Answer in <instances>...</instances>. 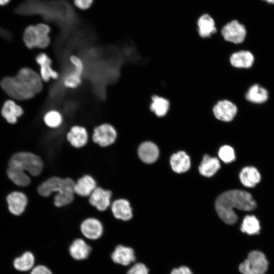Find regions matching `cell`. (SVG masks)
I'll return each instance as SVG.
<instances>
[{
    "label": "cell",
    "mask_w": 274,
    "mask_h": 274,
    "mask_svg": "<svg viewBox=\"0 0 274 274\" xmlns=\"http://www.w3.org/2000/svg\"><path fill=\"white\" fill-rule=\"evenodd\" d=\"M7 173L9 178L17 186L26 187L31 182L29 177L25 172L19 169L9 167Z\"/></svg>",
    "instance_id": "cell-31"
},
{
    "label": "cell",
    "mask_w": 274,
    "mask_h": 274,
    "mask_svg": "<svg viewBox=\"0 0 274 274\" xmlns=\"http://www.w3.org/2000/svg\"><path fill=\"white\" fill-rule=\"evenodd\" d=\"M126 274H148V269L142 263H137L131 266Z\"/></svg>",
    "instance_id": "cell-34"
},
{
    "label": "cell",
    "mask_w": 274,
    "mask_h": 274,
    "mask_svg": "<svg viewBox=\"0 0 274 274\" xmlns=\"http://www.w3.org/2000/svg\"><path fill=\"white\" fill-rule=\"evenodd\" d=\"M43 121L48 128L56 129L60 127L64 121L62 113L57 109H50L45 112Z\"/></svg>",
    "instance_id": "cell-29"
},
{
    "label": "cell",
    "mask_w": 274,
    "mask_h": 274,
    "mask_svg": "<svg viewBox=\"0 0 274 274\" xmlns=\"http://www.w3.org/2000/svg\"><path fill=\"white\" fill-rule=\"evenodd\" d=\"M254 61L253 54L247 50L234 52L229 57L230 65L236 68H249L252 66Z\"/></svg>",
    "instance_id": "cell-22"
},
{
    "label": "cell",
    "mask_w": 274,
    "mask_h": 274,
    "mask_svg": "<svg viewBox=\"0 0 274 274\" xmlns=\"http://www.w3.org/2000/svg\"><path fill=\"white\" fill-rule=\"evenodd\" d=\"M220 167V162L217 158L205 155L198 168L201 175L210 177L216 174Z\"/></svg>",
    "instance_id": "cell-28"
},
{
    "label": "cell",
    "mask_w": 274,
    "mask_h": 274,
    "mask_svg": "<svg viewBox=\"0 0 274 274\" xmlns=\"http://www.w3.org/2000/svg\"><path fill=\"white\" fill-rule=\"evenodd\" d=\"M68 61L73 69L63 76L62 84L66 89L75 90L78 88L82 83L85 64L83 59L76 54L70 55Z\"/></svg>",
    "instance_id": "cell-6"
},
{
    "label": "cell",
    "mask_w": 274,
    "mask_h": 274,
    "mask_svg": "<svg viewBox=\"0 0 274 274\" xmlns=\"http://www.w3.org/2000/svg\"><path fill=\"white\" fill-rule=\"evenodd\" d=\"M76 7L81 10L88 9L92 5L93 0H74Z\"/></svg>",
    "instance_id": "cell-36"
},
{
    "label": "cell",
    "mask_w": 274,
    "mask_h": 274,
    "mask_svg": "<svg viewBox=\"0 0 274 274\" xmlns=\"http://www.w3.org/2000/svg\"><path fill=\"white\" fill-rule=\"evenodd\" d=\"M92 248L88 242L82 237L74 239L68 246V252L74 260L82 261L88 258Z\"/></svg>",
    "instance_id": "cell-13"
},
{
    "label": "cell",
    "mask_w": 274,
    "mask_h": 274,
    "mask_svg": "<svg viewBox=\"0 0 274 274\" xmlns=\"http://www.w3.org/2000/svg\"><path fill=\"white\" fill-rule=\"evenodd\" d=\"M75 181L71 178H61L57 176L51 177L38 187V193L43 197H48L53 193V203L57 208H61L71 204L74 199Z\"/></svg>",
    "instance_id": "cell-3"
},
{
    "label": "cell",
    "mask_w": 274,
    "mask_h": 274,
    "mask_svg": "<svg viewBox=\"0 0 274 274\" xmlns=\"http://www.w3.org/2000/svg\"><path fill=\"white\" fill-rule=\"evenodd\" d=\"M29 274H53L52 270L47 265L39 264L36 265Z\"/></svg>",
    "instance_id": "cell-35"
},
{
    "label": "cell",
    "mask_w": 274,
    "mask_h": 274,
    "mask_svg": "<svg viewBox=\"0 0 274 274\" xmlns=\"http://www.w3.org/2000/svg\"><path fill=\"white\" fill-rule=\"evenodd\" d=\"M245 96L247 100L251 102L261 104L267 100L268 93L265 88L254 84L249 88Z\"/></svg>",
    "instance_id": "cell-30"
},
{
    "label": "cell",
    "mask_w": 274,
    "mask_h": 274,
    "mask_svg": "<svg viewBox=\"0 0 274 274\" xmlns=\"http://www.w3.org/2000/svg\"><path fill=\"white\" fill-rule=\"evenodd\" d=\"M70 144L75 148L84 147L88 143L89 134L87 128L81 125L72 126L66 134Z\"/></svg>",
    "instance_id": "cell-16"
},
{
    "label": "cell",
    "mask_w": 274,
    "mask_h": 274,
    "mask_svg": "<svg viewBox=\"0 0 274 274\" xmlns=\"http://www.w3.org/2000/svg\"><path fill=\"white\" fill-rule=\"evenodd\" d=\"M97 187L96 182L90 175H85L75 182V194L81 197H89Z\"/></svg>",
    "instance_id": "cell-20"
},
{
    "label": "cell",
    "mask_w": 274,
    "mask_h": 274,
    "mask_svg": "<svg viewBox=\"0 0 274 274\" xmlns=\"http://www.w3.org/2000/svg\"><path fill=\"white\" fill-rule=\"evenodd\" d=\"M7 201L9 211L13 215L19 216L25 211L28 199L23 192L15 191L7 196Z\"/></svg>",
    "instance_id": "cell-17"
},
{
    "label": "cell",
    "mask_w": 274,
    "mask_h": 274,
    "mask_svg": "<svg viewBox=\"0 0 274 274\" xmlns=\"http://www.w3.org/2000/svg\"><path fill=\"white\" fill-rule=\"evenodd\" d=\"M50 32V26L46 23L30 25L27 26L24 31L23 41L29 49L37 48L45 50L51 45Z\"/></svg>",
    "instance_id": "cell-4"
},
{
    "label": "cell",
    "mask_w": 274,
    "mask_h": 274,
    "mask_svg": "<svg viewBox=\"0 0 274 274\" xmlns=\"http://www.w3.org/2000/svg\"><path fill=\"white\" fill-rule=\"evenodd\" d=\"M213 112L216 119L223 122L233 120L237 113L236 105L228 99L219 100L214 106Z\"/></svg>",
    "instance_id": "cell-12"
},
{
    "label": "cell",
    "mask_w": 274,
    "mask_h": 274,
    "mask_svg": "<svg viewBox=\"0 0 274 274\" xmlns=\"http://www.w3.org/2000/svg\"><path fill=\"white\" fill-rule=\"evenodd\" d=\"M170 274H193L191 270L187 266H183L178 268L174 269Z\"/></svg>",
    "instance_id": "cell-37"
},
{
    "label": "cell",
    "mask_w": 274,
    "mask_h": 274,
    "mask_svg": "<svg viewBox=\"0 0 274 274\" xmlns=\"http://www.w3.org/2000/svg\"><path fill=\"white\" fill-rule=\"evenodd\" d=\"M220 32L225 41L235 44L243 42L246 36V29L244 25L235 20L224 25Z\"/></svg>",
    "instance_id": "cell-11"
},
{
    "label": "cell",
    "mask_w": 274,
    "mask_h": 274,
    "mask_svg": "<svg viewBox=\"0 0 274 274\" xmlns=\"http://www.w3.org/2000/svg\"><path fill=\"white\" fill-rule=\"evenodd\" d=\"M260 230L259 222L254 216H246L241 226V230L249 235L258 234Z\"/></svg>",
    "instance_id": "cell-32"
},
{
    "label": "cell",
    "mask_w": 274,
    "mask_h": 274,
    "mask_svg": "<svg viewBox=\"0 0 274 274\" xmlns=\"http://www.w3.org/2000/svg\"><path fill=\"white\" fill-rule=\"evenodd\" d=\"M112 192L101 187H97L89 197V202L100 212L106 211L111 205Z\"/></svg>",
    "instance_id": "cell-14"
},
{
    "label": "cell",
    "mask_w": 274,
    "mask_h": 274,
    "mask_svg": "<svg viewBox=\"0 0 274 274\" xmlns=\"http://www.w3.org/2000/svg\"><path fill=\"white\" fill-rule=\"evenodd\" d=\"M263 1H265L269 4H274V0H263Z\"/></svg>",
    "instance_id": "cell-39"
},
{
    "label": "cell",
    "mask_w": 274,
    "mask_h": 274,
    "mask_svg": "<svg viewBox=\"0 0 274 274\" xmlns=\"http://www.w3.org/2000/svg\"><path fill=\"white\" fill-rule=\"evenodd\" d=\"M117 135L115 127L111 123L104 122L93 128L92 140L101 147H107L115 142Z\"/></svg>",
    "instance_id": "cell-8"
},
{
    "label": "cell",
    "mask_w": 274,
    "mask_h": 274,
    "mask_svg": "<svg viewBox=\"0 0 274 274\" xmlns=\"http://www.w3.org/2000/svg\"><path fill=\"white\" fill-rule=\"evenodd\" d=\"M257 204L252 195L241 190H231L221 194L217 199L215 209L219 217L227 224L235 223L237 216L234 209L249 211Z\"/></svg>",
    "instance_id": "cell-2"
},
{
    "label": "cell",
    "mask_w": 274,
    "mask_h": 274,
    "mask_svg": "<svg viewBox=\"0 0 274 274\" xmlns=\"http://www.w3.org/2000/svg\"><path fill=\"white\" fill-rule=\"evenodd\" d=\"M23 113V108L12 100H6L1 110L2 116L10 124L16 123Z\"/></svg>",
    "instance_id": "cell-23"
},
{
    "label": "cell",
    "mask_w": 274,
    "mask_h": 274,
    "mask_svg": "<svg viewBox=\"0 0 274 274\" xmlns=\"http://www.w3.org/2000/svg\"><path fill=\"white\" fill-rule=\"evenodd\" d=\"M9 167L27 172L31 176H39L44 167L42 158L38 155L28 152H20L14 154L9 162Z\"/></svg>",
    "instance_id": "cell-5"
},
{
    "label": "cell",
    "mask_w": 274,
    "mask_h": 274,
    "mask_svg": "<svg viewBox=\"0 0 274 274\" xmlns=\"http://www.w3.org/2000/svg\"><path fill=\"white\" fill-rule=\"evenodd\" d=\"M36 262L35 254L30 251H26L14 258L13 266L17 271L26 272L32 269L36 265Z\"/></svg>",
    "instance_id": "cell-21"
},
{
    "label": "cell",
    "mask_w": 274,
    "mask_h": 274,
    "mask_svg": "<svg viewBox=\"0 0 274 274\" xmlns=\"http://www.w3.org/2000/svg\"><path fill=\"white\" fill-rule=\"evenodd\" d=\"M138 155L144 162L152 163L159 156V150L156 145L151 142H144L138 149Z\"/></svg>",
    "instance_id": "cell-24"
},
{
    "label": "cell",
    "mask_w": 274,
    "mask_h": 274,
    "mask_svg": "<svg viewBox=\"0 0 274 274\" xmlns=\"http://www.w3.org/2000/svg\"><path fill=\"white\" fill-rule=\"evenodd\" d=\"M79 230L83 238L87 241H94L102 236L105 228L99 219L95 217H88L81 222Z\"/></svg>",
    "instance_id": "cell-10"
},
{
    "label": "cell",
    "mask_w": 274,
    "mask_h": 274,
    "mask_svg": "<svg viewBox=\"0 0 274 274\" xmlns=\"http://www.w3.org/2000/svg\"><path fill=\"white\" fill-rule=\"evenodd\" d=\"M35 61L39 65L38 72L45 83L59 78L60 74L53 67L52 59L47 53L40 52L35 57Z\"/></svg>",
    "instance_id": "cell-9"
},
{
    "label": "cell",
    "mask_w": 274,
    "mask_h": 274,
    "mask_svg": "<svg viewBox=\"0 0 274 274\" xmlns=\"http://www.w3.org/2000/svg\"><path fill=\"white\" fill-rule=\"evenodd\" d=\"M218 155L220 158L225 163H230L235 159L234 150L229 146L225 145L221 147Z\"/></svg>",
    "instance_id": "cell-33"
},
{
    "label": "cell",
    "mask_w": 274,
    "mask_h": 274,
    "mask_svg": "<svg viewBox=\"0 0 274 274\" xmlns=\"http://www.w3.org/2000/svg\"><path fill=\"white\" fill-rule=\"evenodd\" d=\"M44 83L38 72L24 67L14 77L3 78L0 85L9 96L22 101L31 99L43 91Z\"/></svg>",
    "instance_id": "cell-1"
},
{
    "label": "cell",
    "mask_w": 274,
    "mask_h": 274,
    "mask_svg": "<svg viewBox=\"0 0 274 274\" xmlns=\"http://www.w3.org/2000/svg\"><path fill=\"white\" fill-rule=\"evenodd\" d=\"M196 25L198 34L202 39L210 38L218 31L214 19L209 14H205L200 16Z\"/></svg>",
    "instance_id": "cell-19"
},
{
    "label": "cell",
    "mask_w": 274,
    "mask_h": 274,
    "mask_svg": "<svg viewBox=\"0 0 274 274\" xmlns=\"http://www.w3.org/2000/svg\"><path fill=\"white\" fill-rule=\"evenodd\" d=\"M10 0H0V6H5L10 2Z\"/></svg>",
    "instance_id": "cell-38"
},
{
    "label": "cell",
    "mask_w": 274,
    "mask_h": 274,
    "mask_svg": "<svg viewBox=\"0 0 274 274\" xmlns=\"http://www.w3.org/2000/svg\"><path fill=\"white\" fill-rule=\"evenodd\" d=\"M268 265V261L263 253L252 251L239 265V270L243 274H265Z\"/></svg>",
    "instance_id": "cell-7"
},
{
    "label": "cell",
    "mask_w": 274,
    "mask_h": 274,
    "mask_svg": "<svg viewBox=\"0 0 274 274\" xmlns=\"http://www.w3.org/2000/svg\"><path fill=\"white\" fill-rule=\"evenodd\" d=\"M239 177L241 183L247 187H254L261 179V176L258 170L252 166H247L243 168Z\"/></svg>",
    "instance_id": "cell-27"
},
{
    "label": "cell",
    "mask_w": 274,
    "mask_h": 274,
    "mask_svg": "<svg viewBox=\"0 0 274 274\" xmlns=\"http://www.w3.org/2000/svg\"><path fill=\"white\" fill-rule=\"evenodd\" d=\"M110 257L114 264L123 266H127L135 260L133 249L120 244L114 248Z\"/></svg>",
    "instance_id": "cell-15"
},
{
    "label": "cell",
    "mask_w": 274,
    "mask_h": 274,
    "mask_svg": "<svg viewBox=\"0 0 274 274\" xmlns=\"http://www.w3.org/2000/svg\"><path fill=\"white\" fill-rule=\"evenodd\" d=\"M170 164L172 169L176 173H184L190 167L189 156L185 152L179 151L171 156Z\"/></svg>",
    "instance_id": "cell-25"
},
{
    "label": "cell",
    "mask_w": 274,
    "mask_h": 274,
    "mask_svg": "<svg viewBox=\"0 0 274 274\" xmlns=\"http://www.w3.org/2000/svg\"><path fill=\"white\" fill-rule=\"evenodd\" d=\"M169 107L170 103L167 98L157 95L152 96L150 110L157 117H164L167 114Z\"/></svg>",
    "instance_id": "cell-26"
},
{
    "label": "cell",
    "mask_w": 274,
    "mask_h": 274,
    "mask_svg": "<svg viewBox=\"0 0 274 274\" xmlns=\"http://www.w3.org/2000/svg\"><path fill=\"white\" fill-rule=\"evenodd\" d=\"M111 210L114 217L124 221L130 220L132 217V209L129 202L120 198L114 201L111 205Z\"/></svg>",
    "instance_id": "cell-18"
}]
</instances>
